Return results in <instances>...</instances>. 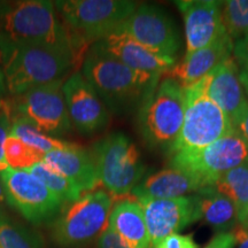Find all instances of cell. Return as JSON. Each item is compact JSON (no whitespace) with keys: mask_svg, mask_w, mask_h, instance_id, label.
Instances as JSON below:
<instances>
[{"mask_svg":"<svg viewBox=\"0 0 248 248\" xmlns=\"http://www.w3.org/2000/svg\"><path fill=\"white\" fill-rule=\"evenodd\" d=\"M80 73L107 109L120 115L140 109L161 78L160 75L131 69L93 46L83 59Z\"/></svg>","mask_w":248,"mask_h":248,"instance_id":"6da1fadb","label":"cell"},{"mask_svg":"<svg viewBox=\"0 0 248 248\" xmlns=\"http://www.w3.org/2000/svg\"><path fill=\"white\" fill-rule=\"evenodd\" d=\"M0 37L48 47L66 49L85 57L88 44L70 33L48 0L0 1Z\"/></svg>","mask_w":248,"mask_h":248,"instance_id":"7a4b0ae2","label":"cell"},{"mask_svg":"<svg viewBox=\"0 0 248 248\" xmlns=\"http://www.w3.org/2000/svg\"><path fill=\"white\" fill-rule=\"evenodd\" d=\"M83 59L66 49L24 44L0 37V66L6 88L13 95L63 79Z\"/></svg>","mask_w":248,"mask_h":248,"instance_id":"3957f363","label":"cell"},{"mask_svg":"<svg viewBox=\"0 0 248 248\" xmlns=\"http://www.w3.org/2000/svg\"><path fill=\"white\" fill-rule=\"evenodd\" d=\"M185 113L184 88L177 80L160 79L138 110V128L148 146L167 153L177 140Z\"/></svg>","mask_w":248,"mask_h":248,"instance_id":"277c9868","label":"cell"},{"mask_svg":"<svg viewBox=\"0 0 248 248\" xmlns=\"http://www.w3.org/2000/svg\"><path fill=\"white\" fill-rule=\"evenodd\" d=\"M184 121L169 155L200 150L235 130L232 121L207 95L203 79L184 88Z\"/></svg>","mask_w":248,"mask_h":248,"instance_id":"5b68a950","label":"cell"},{"mask_svg":"<svg viewBox=\"0 0 248 248\" xmlns=\"http://www.w3.org/2000/svg\"><path fill=\"white\" fill-rule=\"evenodd\" d=\"M92 155L100 184L111 197L131 194L146 172L140 152L123 132H113L95 142Z\"/></svg>","mask_w":248,"mask_h":248,"instance_id":"8992f818","label":"cell"},{"mask_svg":"<svg viewBox=\"0 0 248 248\" xmlns=\"http://www.w3.org/2000/svg\"><path fill=\"white\" fill-rule=\"evenodd\" d=\"M54 6L71 35L93 44L117 29L138 4L131 0H57Z\"/></svg>","mask_w":248,"mask_h":248,"instance_id":"52a82bcc","label":"cell"},{"mask_svg":"<svg viewBox=\"0 0 248 248\" xmlns=\"http://www.w3.org/2000/svg\"><path fill=\"white\" fill-rule=\"evenodd\" d=\"M113 206V197L106 190L89 192L68 208L54 222L52 238L62 248H80L106 230Z\"/></svg>","mask_w":248,"mask_h":248,"instance_id":"ba28073f","label":"cell"},{"mask_svg":"<svg viewBox=\"0 0 248 248\" xmlns=\"http://www.w3.org/2000/svg\"><path fill=\"white\" fill-rule=\"evenodd\" d=\"M244 164H248V141L237 130L200 150L170 155L169 161L170 167L191 173L206 186Z\"/></svg>","mask_w":248,"mask_h":248,"instance_id":"9c48e42d","label":"cell"},{"mask_svg":"<svg viewBox=\"0 0 248 248\" xmlns=\"http://www.w3.org/2000/svg\"><path fill=\"white\" fill-rule=\"evenodd\" d=\"M0 182L6 202L33 224L51 221L61 212L63 203L28 170L7 168Z\"/></svg>","mask_w":248,"mask_h":248,"instance_id":"30bf717a","label":"cell"},{"mask_svg":"<svg viewBox=\"0 0 248 248\" xmlns=\"http://www.w3.org/2000/svg\"><path fill=\"white\" fill-rule=\"evenodd\" d=\"M63 83V79L54 80L14 95L13 107L17 117L28 120L52 137L67 133L73 125L62 92Z\"/></svg>","mask_w":248,"mask_h":248,"instance_id":"8fae6325","label":"cell"},{"mask_svg":"<svg viewBox=\"0 0 248 248\" xmlns=\"http://www.w3.org/2000/svg\"><path fill=\"white\" fill-rule=\"evenodd\" d=\"M117 29L153 53L176 60L181 38L171 17L162 8L147 4L138 5Z\"/></svg>","mask_w":248,"mask_h":248,"instance_id":"7c38bea8","label":"cell"},{"mask_svg":"<svg viewBox=\"0 0 248 248\" xmlns=\"http://www.w3.org/2000/svg\"><path fill=\"white\" fill-rule=\"evenodd\" d=\"M71 125L82 135L101 131L109 122V111L80 71L64 80L62 86Z\"/></svg>","mask_w":248,"mask_h":248,"instance_id":"4fadbf2b","label":"cell"},{"mask_svg":"<svg viewBox=\"0 0 248 248\" xmlns=\"http://www.w3.org/2000/svg\"><path fill=\"white\" fill-rule=\"evenodd\" d=\"M138 202L144 212L152 248L168 235L177 233L192 223L199 221L193 194L175 199L144 200Z\"/></svg>","mask_w":248,"mask_h":248,"instance_id":"5bb4252c","label":"cell"},{"mask_svg":"<svg viewBox=\"0 0 248 248\" xmlns=\"http://www.w3.org/2000/svg\"><path fill=\"white\" fill-rule=\"evenodd\" d=\"M175 4L184 18L185 54H191L213 44L226 33L222 18V1L182 0Z\"/></svg>","mask_w":248,"mask_h":248,"instance_id":"9a60e30c","label":"cell"},{"mask_svg":"<svg viewBox=\"0 0 248 248\" xmlns=\"http://www.w3.org/2000/svg\"><path fill=\"white\" fill-rule=\"evenodd\" d=\"M91 46L110 55L131 69L144 73L162 76L175 66L173 59L163 58L153 53L119 29L97 40Z\"/></svg>","mask_w":248,"mask_h":248,"instance_id":"2e32d148","label":"cell"},{"mask_svg":"<svg viewBox=\"0 0 248 248\" xmlns=\"http://www.w3.org/2000/svg\"><path fill=\"white\" fill-rule=\"evenodd\" d=\"M239 74L240 68L231 57L202 78L207 95L224 111L233 125L248 106Z\"/></svg>","mask_w":248,"mask_h":248,"instance_id":"e0dca14e","label":"cell"},{"mask_svg":"<svg viewBox=\"0 0 248 248\" xmlns=\"http://www.w3.org/2000/svg\"><path fill=\"white\" fill-rule=\"evenodd\" d=\"M234 42L228 33L215 40L213 44L198 49L191 54H185L184 59L175 63L166 74V77L177 80L183 88L199 82L215 69L217 66L233 57Z\"/></svg>","mask_w":248,"mask_h":248,"instance_id":"ac0fdd59","label":"cell"},{"mask_svg":"<svg viewBox=\"0 0 248 248\" xmlns=\"http://www.w3.org/2000/svg\"><path fill=\"white\" fill-rule=\"evenodd\" d=\"M44 162L66 177L80 194L95 191L100 184L92 152L73 144L45 154Z\"/></svg>","mask_w":248,"mask_h":248,"instance_id":"d6986e66","label":"cell"},{"mask_svg":"<svg viewBox=\"0 0 248 248\" xmlns=\"http://www.w3.org/2000/svg\"><path fill=\"white\" fill-rule=\"evenodd\" d=\"M206 187L204 183L191 173L181 169L170 168L145 176L131 192L138 201L156 199H175L197 193Z\"/></svg>","mask_w":248,"mask_h":248,"instance_id":"ffe728a7","label":"cell"},{"mask_svg":"<svg viewBox=\"0 0 248 248\" xmlns=\"http://www.w3.org/2000/svg\"><path fill=\"white\" fill-rule=\"evenodd\" d=\"M108 226L130 248H152L144 212L138 201L123 200L115 204L110 212Z\"/></svg>","mask_w":248,"mask_h":248,"instance_id":"44dd1931","label":"cell"},{"mask_svg":"<svg viewBox=\"0 0 248 248\" xmlns=\"http://www.w3.org/2000/svg\"><path fill=\"white\" fill-rule=\"evenodd\" d=\"M197 202L199 219L219 232H230L239 224L238 212L234 203L219 193L213 186L200 188L193 194Z\"/></svg>","mask_w":248,"mask_h":248,"instance_id":"7402d4cb","label":"cell"},{"mask_svg":"<svg viewBox=\"0 0 248 248\" xmlns=\"http://www.w3.org/2000/svg\"><path fill=\"white\" fill-rule=\"evenodd\" d=\"M210 186L234 203L240 222L248 212V164L223 173Z\"/></svg>","mask_w":248,"mask_h":248,"instance_id":"603a6c76","label":"cell"},{"mask_svg":"<svg viewBox=\"0 0 248 248\" xmlns=\"http://www.w3.org/2000/svg\"><path fill=\"white\" fill-rule=\"evenodd\" d=\"M9 135L13 136L27 144L28 146L35 148L43 154H47L52 151L63 150L70 147L71 142L61 140V139L46 135L36 125L22 117H15L11 124Z\"/></svg>","mask_w":248,"mask_h":248,"instance_id":"cb8c5ba5","label":"cell"},{"mask_svg":"<svg viewBox=\"0 0 248 248\" xmlns=\"http://www.w3.org/2000/svg\"><path fill=\"white\" fill-rule=\"evenodd\" d=\"M42 237L11 218L0 208V248H43Z\"/></svg>","mask_w":248,"mask_h":248,"instance_id":"d4e9b609","label":"cell"},{"mask_svg":"<svg viewBox=\"0 0 248 248\" xmlns=\"http://www.w3.org/2000/svg\"><path fill=\"white\" fill-rule=\"evenodd\" d=\"M27 170L33 176H36L40 182L44 183L46 187L63 204L75 202L82 197V194L76 190L75 186L71 184L66 177H63L61 173L47 166L44 161L35 164Z\"/></svg>","mask_w":248,"mask_h":248,"instance_id":"484cf974","label":"cell"},{"mask_svg":"<svg viewBox=\"0 0 248 248\" xmlns=\"http://www.w3.org/2000/svg\"><path fill=\"white\" fill-rule=\"evenodd\" d=\"M222 18L226 33L233 42L243 38L248 33V0L222 1Z\"/></svg>","mask_w":248,"mask_h":248,"instance_id":"4316f807","label":"cell"},{"mask_svg":"<svg viewBox=\"0 0 248 248\" xmlns=\"http://www.w3.org/2000/svg\"><path fill=\"white\" fill-rule=\"evenodd\" d=\"M5 160L8 168L17 170H27L35 164L44 160L45 154L36 151L35 148L28 146L23 141L9 135L6 139Z\"/></svg>","mask_w":248,"mask_h":248,"instance_id":"83f0119b","label":"cell"},{"mask_svg":"<svg viewBox=\"0 0 248 248\" xmlns=\"http://www.w3.org/2000/svg\"><path fill=\"white\" fill-rule=\"evenodd\" d=\"M153 248H198V245L192 238V235L175 233L166 237Z\"/></svg>","mask_w":248,"mask_h":248,"instance_id":"f1b7e54d","label":"cell"},{"mask_svg":"<svg viewBox=\"0 0 248 248\" xmlns=\"http://www.w3.org/2000/svg\"><path fill=\"white\" fill-rule=\"evenodd\" d=\"M11 121H9L8 111H1L0 113V173L5 171L8 168L7 163L5 160L4 146L6 139L9 136V130H11Z\"/></svg>","mask_w":248,"mask_h":248,"instance_id":"f546056e","label":"cell"},{"mask_svg":"<svg viewBox=\"0 0 248 248\" xmlns=\"http://www.w3.org/2000/svg\"><path fill=\"white\" fill-rule=\"evenodd\" d=\"M98 248H130L129 245L116 233L110 226H107L98 238Z\"/></svg>","mask_w":248,"mask_h":248,"instance_id":"4dcf8cb0","label":"cell"},{"mask_svg":"<svg viewBox=\"0 0 248 248\" xmlns=\"http://www.w3.org/2000/svg\"><path fill=\"white\" fill-rule=\"evenodd\" d=\"M233 59L240 69L248 70V33L234 42Z\"/></svg>","mask_w":248,"mask_h":248,"instance_id":"1f68e13d","label":"cell"},{"mask_svg":"<svg viewBox=\"0 0 248 248\" xmlns=\"http://www.w3.org/2000/svg\"><path fill=\"white\" fill-rule=\"evenodd\" d=\"M235 239L232 232H218L203 248H234Z\"/></svg>","mask_w":248,"mask_h":248,"instance_id":"d6a6232c","label":"cell"},{"mask_svg":"<svg viewBox=\"0 0 248 248\" xmlns=\"http://www.w3.org/2000/svg\"><path fill=\"white\" fill-rule=\"evenodd\" d=\"M231 232L235 239V244L238 243V248H248V229L238 224Z\"/></svg>","mask_w":248,"mask_h":248,"instance_id":"836d02e7","label":"cell"},{"mask_svg":"<svg viewBox=\"0 0 248 248\" xmlns=\"http://www.w3.org/2000/svg\"><path fill=\"white\" fill-rule=\"evenodd\" d=\"M234 128L248 141V106L245 109L243 115L240 116V119L234 124Z\"/></svg>","mask_w":248,"mask_h":248,"instance_id":"e575fe53","label":"cell"},{"mask_svg":"<svg viewBox=\"0 0 248 248\" xmlns=\"http://www.w3.org/2000/svg\"><path fill=\"white\" fill-rule=\"evenodd\" d=\"M239 77H240L241 84H243L244 90H245V92H246V95L248 98V70L240 69Z\"/></svg>","mask_w":248,"mask_h":248,"instance_id":"d590c367","label":"cell"},{"mask_svg":"<svg viewBox=\"0 0 248 248\" xmlns=\"http://www.w3.org/2000/svg\"><path fill=\"white\" fill-rule=\"evenodd\" d=\"M6 91H7V88H6L5 76H4V73H2L1 66H0V94H5Z\"/></svg>","mask_w":248,"mask_h":248,"instance_id":"8d00e7d4","label":"cell"},{"mask_svg":"<svg viewBox=\"0 0 248 248\" xmlns=\"http://www.w3.org/2000/svg\"><path fill=\"white\" fill-rule=\"evenodd\" d=\"M6 202V198H5V192H4V187H2L1 182H0V208H2V204Z\"/></svg>","mask_w":248,"mask_h":248,"instance_id":"74e56055","label":"cell"},{"mask_svg":"<svg viewBox=\"0 0 248 248\" xmlns=\"http://www.w3.org/2000/svg\"><path fill=\"white\" fill-rule=\"evenodd\" d=\"M239 224L240 225H243L244 228H246V229H248V212H247V214L246 215H245L243 218L240 219V222H239Z\"/></svg>","mask_w":248,"mask_h":248,"instance_id":"f35d334b","label":"cell"},{"mask_svg":"<svg viewBox=\"0 0 248 248\" xmlns=\"http://www.w3.org/2000/svg\"><path fill=\"white\" fill-rule=\"evenodd\" d=\"M2 107V102H1V100H0V108Z\"/></svg>","mask_w":248,"mask_h":248,"instance_id":"ab89813d","label":"cell"}]
</instances>
